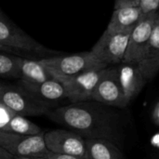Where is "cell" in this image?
<instances>
[{
    "instance_id": "6da1fadb",
    "label": "cell",
    "mask_w": 159,
    "mask_h": 159,
    "mask_svg": "<svg viewBox=\"0 0 159 159\" xmlns=\"http://www.w3.org/2000/svg\"><path fill=\"white\" fill-rule=\"evenodd\" d=\"M118 109L88 101L53 108L47 116L84 139L108 141L122 149L126 121Z\"/></svg>"
},
{
    "instance_id": "7a4b0ae2",
    "label": "cell",
    "mask_w": 159,
    "mask_h": 159,
    "mask_svg": "<svg viewBox=\"0 0 159 159\" xmlns=\"http://www.w3.org/2000/svg\"><path fill=\"white\" fill-rule=\"evenodd\" d=\"M0 44L18 52L24 58L39 59L62 54L34 40L9 20L0 9Z\"/></svg>"
},
{
    "instance_id": "3957f363",
    "label": "cell",
    "mask_w": 159,
    "mask_h": 159,
    "mask_svg": "<svg viewBox=\"0 0 159 159\" xmlns=\"http://www.w3.org/2000/svg\"><path fill=\"white\" fill-rule=\"evenodd\" d=\"M40 62L54 77L72 76L80 73L106 68L91 51H84L71 55H56L39 59Z\"/></svg>"
},
{
    "instance_id": "277c9868",
    "label": "cell",
    "mask_w": 159,
    "mask_h": 159,
    "mask_svg": "<svg viewBox=\"0 0 159 159\" xmlns=\"http://www.w3.org/2000/svg\"><path fill=\"white\" fill-rule=\"evenodd\" d=\"M0 102L17 115L25 117L47 116L53 109L52 105L37 99L18 83L4 84Z\"/></svg>"
},
{
    "instance_id": "5b68a950",
    "label": "cell",
    "mask_w": 159,
    "mask_h": 159,
    "mask_svg": "<svg viewBox=\"0 0 159 159\" xmlns=\"http://www.w3.org/2000/svg\"><path fill=\"white\" fill-rule=\"evenodd\" d=\"M45 132L20 135L0 130V147L13 157H45L48 152L44 142Z\"/></svg>"
},
{
    "instance_id": "8992f818",
    "label": "cell",
    "mask_w": 159,
    "mask_h": 159,
    "mask_svg": "<svg viewBox=\"0 0 159 159\" xmlns=\"http://www.w3.org/2000/svg\"><path fill=\"white\" fill-rule=\"evenodd\" d=\"M106 68L89 70L72 76H56L54 79L61 83L71 103L88 102Z\"/></svg>"
},
{
    "instance_id": "52a82bcc",
    "label": "cell",
    "mask_w": 159,
    "mask_h": 159,
    "mask_svg": "<svg viewBox=\"0 0 159 159\" xmlns=\"http://www.w3.org/2000/svg\"><path fill=\"white\" fill-rule=\"evenodd\" d=\"M44 142L47 150L49 152L86 158L85 139L70 129H57L46 132Z\"/></svg>"
},
{
    "instance_id": "ba28073f",
    "label": "cell",
    "mask_w": 159,
    "mask_h": 159,
    "mask_svg": "<svg viewBox=\"0 0 159 159\" xmlns=\"http://www.w3.org/2000/svg\"><path fill=\"white\" fill-rule=\"evenodd\" d=\"M159 20V12L142 15L130 31L126 53L122 62L136 64L147 45L155 24Z\"/></svg>"
},
{
    "instance_id": "9c48e42d",
    "label": "cell",
    "mask_w": 159,
    "mask_h": 159,
    "mask_svg": "<svg viewBox=\"0 0 159 159\" xmlns=\"http://www.w3.org/2000/svg\"><path fill=\"white\" fill-rule=\"evenodd\" d=\"M90 101L119 109L128 107L119 85L116 65L108 66L105 69L91 94Z\"/></svg>"
},
{
    "instance_id": "30bf717a",
    "label": "cell",
    "mask_w": 159,
    "mask_h": 159,
    "mask_svg": "<svg viewBox=\"0 0 159 159\" xmlns=\"http://www.w3.org/2000/svg\"><path fill=\"white\" fill-rule=\"evenodd\" d=\"M130 32L120 33L97 41L90 50L106 66H114L123 61Z\"/></svg>"
},
{
    "instance_id": "8fae6325",
    "label": "cell",
    "mask_w": 159,
    "mask_h": 159,
    "mask_svg": "<svg viewBox=\"0 0 159 159\" xmlns=\"http://www.w3.org/2000/svg\"><path fill=\"white\" fill-rule=\"evenodd\" d=\"M116 69L123 97L129 106L140 95L147 81L134 63L121 62L116 65Z\"/></svg>"
},
{
    "instance_id": "7c38bea8",
    "label": "cell",
    "mask_w": 159,
    "mask_h": 159,
    "mask_svg": "<svg viewBox=\"0 0 159 159\" xmlns=\"http://www.w3.org/2000/svg\"><path fill=\"white\" fill-rule=\"evenodd\" d=\"M136 65L147 82L157 76L159 71V20L155 24L150 39Z\"/></svg>"
},
{
    "instance_id": "4fadbf2b",
    "label": "cell",
    "mask_w": 159,
    "mask_h": 159,
    "mask_svg": "<svg viewBox=\"0 0 159 159\" xmlns=\"http://www.w3.org/2000/svg\"><path fill=\"white\" fill-rule=\"evenodd\" d=\"M141 16L142 13L139 7L115 8L112 18L101 37L107 38L116 34L130 32L140 20Z\"/></svg>"
},
{
    "instance_id": "5bb4252c",
    "label": "cell",
    "mask_w": 159,
    "mask_h": 159,
    "mask_svg": "<svg viewBox=\"0 0 159 159\" xmlns=\"http://www.w3.org/2000/svg\"><path fill=\"white\" fill-rule=\"evenodd\" d=\"M18 84L37 99L52 105L53 107L55 102L66 98L63 86L61 82L54 78L36 84L25 83L21 81H19Z\"/></svg>"
},
{
    "instance_id": "9a60e30c",
    "label": "cell",
    "mask_w": 159,
    "mask_h": 159,
    "mask_svg": "<svg viewBox=\"0 0 159 159\" xmlns=\"http://www.w3.org/2000/svg\"><path fill=\"white\" fill-rule=\"evenodd\" d=\"M53 79L50 73L40 62L39 59H20V78L19 81L36 84Z\"/></svg>"
},
{
    "instance_id": "2e32d148",
    "label": "cell",
    "mask_w": 159,
    "mask_h": 159,
    "mask_svg": "<svg viewBox=\"0 0 159 159\" xmlns=\"http://www.w3.org/2000/svg\"><path fill=\"white\" fill-rule=\"evenodd\" d=\"M87 159H125L121 149L115 143L96 139H85Z\"/></svg>"
},
{
    "instance_id": "e0dca14e",
    "label": "cell",
    "mask_w": 159,
    "mask_h": 159,
    "mask_svg": "<svg viewBox=\"0 0 159 159\" xmlns=\"http://www.w3.org/2000/svg\"><path fill=\"white\" fill-rule=\"evenodd\" d=\"M2 131L11 132L20 135H36L42 132L40 127L27 119L25 116L15 115Z\"/></svg>"
},
{
    "instance_id": "ac0fdd59",
    "label": "cell",
    "mask_w": 159,
    "mask_h": 159,
    "mask_svg": "<svg viewBox=\"0 0 159 159\" xmlns=\"http://www.w3.org/2000/svg\"><path fill=\"white\" fill-rule=\"evenodd\" d=\"M21 57L0 52V77L20 78V59Z\"/></svg>"
},
{
    "instance_id": "d6986e66",
    "label": "cell",
    "mask_w": 159,
    "mask_h": 159,
    "mask_svg": "<svg viewBox=\"0 0 159 159\" xmlns=\"http://www.w3.org/2000/svg\"><path fill=\"white\" fill-rule=\"evenodd\" d=\"M139 8L142 15H146L157 12L159 7V0H139Z\"/></svg>"
},
{
    "instance_id": "ffe728a7",
    "label": "cell",
    "mask_w": 159,
    "mask_h": 159,
    "mask_svg": "<svg viewBox=\"0 0 159 159\" xmlns=\"http://www.w3.org/2000/svg\"><path fill=\"white\" fill-rule=\"evenodd\" d=\"M15 115L17 114L0 102V130L4 129V128Z\"/></svg>"
},
{
    "instance_id": "44dd1931",
    "label": "cell",
    "mask_w": 159,
    "mask_h": 159,
    "mask_svg": "<svg viewBox=\"0 0 159 159\" xmlns=\"http://www.w3.org/2000/svg\"><path fill=\"white\" fill-rule=\"evenodd\" d=\"M151 120L153 124L157 128L159 127V102L157 100L155 103L152 106V111H151Z\"/></svg>"
},
{
    "instance_id": "7402d4cb",
    "label": "cell",
    "mask_w": 159,
    "mask_h": 159,
    "mask_svg": "<svg viewBox=\"0 0 159 159\" xmlns=\"http://www.w3.org/2000/svg\"><path fill=\"white\" fill-rule=\"evenodd\" d=\"M139 0H115V8L124 7H138Z\"/></svg>"
},
{
    "instance_id": "603a6c76",
    "label": "cell",
    "mask_w": 159,
    "mask_h": 159,
    "mask_svg": "<svg viewBox=\"0 0 159 159\" xmlns=\"http://www.w3.org/2000/svg\"><path fill=\"white\" fill-rule=\"evenodd\" d=\"M46 159H86L82 158V157H75V156H68V155H60V154H55L52 152H48L46 157Z\"/></svg>"
},
{
    "instance_id": "cb8c5ba5",
    "label": "cell",
    "mask_w": 159,
    "mask_h": 159,
    "mask_svg": "<svg viewBox=\"0 0 159 159\" xmlns=\"http://www.w3.org/2000/svg\"><path fill=\"white\" fill-rule=\"evenodd\" d=\"M0 52H5V53H8V54H12V55H16V56L22 57V56H21L20 54H19L18 52H16V51H14V50H12V49L7 48L6 46H4V45H2V44H0ZM23 58H24V57H23Z\"/></svg>"
},
{
    "instance_id": "d4e9b609",
    "label": "cell",
    "mask_w": 159,
    "mask_h": 159,
    "mask_svg": "<svg viewBox=\"0 0 159 159\" xmlns=\"http://www.w3.org/2000/svg\"><path fill=\"white\" fill-rule=\"evenodd\" d=\"M13 157L0 147V159H12Z\"/></svg>"
},
{
    "instance_id": "484cf974",
    "label": "cell",
    "mask_w": 159,
    "mask_h": 159,
    "mask_svg": "<svg viewBox=\"0 0 159 159\" xmlns=\"http://www.w3.org/2000/svg\"><path fill=\"white\" fill-rule=\"evenodd\" d=\"M151 143H152V145L155 146L156 149L157 150V149H158V134H157V133H156V134L153 136Z\"/></svg>"
},
{
    "instance_id": "4316f807",
    "label": "cell",
    "mask_w": 159,
    "mask_h": 159,
    "mask_svg": "<svg viewBox=\"0 0 159 159\" xmlns=\"http://www.w3.org/2000/svg\"><path fill=\"white\" fill-rule=\"evenodd\" d=\"M12 159H46L45 157H13Z\"/></svg>"
},
{
    "instance_id": "83f0119b",
    "label": "cell",
    "mask_w": 159,
    "mask_h": 159,
    "mask_svg": "<svg viewBox=\"0 0 159 159\" xmlns=\"http://www.w3.org/2000/svg\"><path fill=\"white\" fill-rule=\"evenodd\" d=\"M3 86H4V83L0 82V93H1V90H2V88H3Z\"/></svg>"
}]
</instances>
